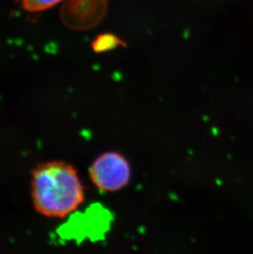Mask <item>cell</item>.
<instances>
[{"instance_id": "1", "label": "cell", "mask_w": 253, "mask_h": 254, "mask_svg": "<svg viewBox=\"0 0 253 254\" xmlns=\"http://www.w3.org/2000/svg\"><path fill=\"white\" fill-rule=\"evenodd\" d=\"M31 197L39 213L63 218L83 203L85 190L73 166L64 161H50L33 170Z\"/></svg>"}, {"instance_id": "2", "label": "cell", "mask_w": 253, "mask_h": 254, "mask_svg": "<svg viewBox=\"0 0 253 254\" xmlns=\"http://www.w3.org/2000/svg\"><path fill=\"white\" fill-rule=\"evenodd\" d=\"M89 175L93 185L104 192H115L130 183L131 170L128 161L117 151H106L91 164Z\"/></svg>"}, {"instance_id": "3", "label": "cell", "mask_w": 253, "mask_h": 254, "mask_svg": "<svg viewBox=\"0 0 253 254\" xmlns=\"http://www.w3.org/2000/svg\"><path fill=\"white\" fill-rule=\"evenodd\" d=\"M63 0H22V6L30 12H39L51 8Z\"/></svg>"}]
</instances>
